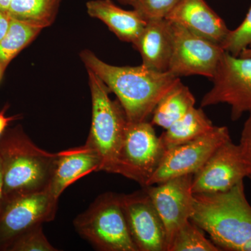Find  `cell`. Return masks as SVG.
<instances>
[{
	"label": "cell",
	"mask_w": 251,
	"mask_h": 251,
	"mask_svg": "<svg viewBox=\"0 0 251 251\" xmlns=\"http://www.w3.org/2000/svg\"><path fill=\"white\" fill-rule=\"evenodd\" d=\"M87 70L95 74L117 96L130 122L147 121L157 104L179 77L170 72H158L145 67H116L99 58L90 50L80 53Z\"/></svg>",
	"instance_id": "obj_1"
},
{
	"label": "cell",
	"mask_w": 251,
	"mask_h": 251,
	"mask_svg": "<svg viewBox=\"0 0 251 251\" xmlns=\"http://www.w3.org/2000/svg\"><path fill=\"white\" fill-rule=\"evenodd\" d=\"M191 221L221 251H251V205L244 181L223 192L194 194Z\"/></svg>",
	"instance_id": "obj_2"
},
{
	"label": "cell",
	"mask_w": 251,
	"mask_h": 251,
	"mask_svg": "<svg viewBox=\"0 0 251 251\" xmlns=\"http://www.w3.org/2000/svg\"><path fill=\"white\" fill-rule=\"evenodd\" d=\"M0 156L4 176L2 202L49 191L57 153L36 146L22 126L5 130L0 138Z\"/></svg>",
	"instance_id": "obj_3"
},
{
	"label": "cell",
	"mask_w": 251,
	"mask_h": 251,
	"mask_svg": "<svg viewBox=\"0 0 251 251\" xmlns=\"http://www.w3.org/2000/svg\"><path fill=\"white\" fill-rule=\"evenodd\" d=\"M88 72L92 97V124L86 145L101 160L100 171L111 173L128 120L119 100L109 97L110 91L93 72Z\"/></svg>",
	"instance_id": "obj_4"
},
{
	"label": "cell",
	"mask_w": 251,
	"mask_h": 251,
	"mask_svg": "<svg viewBox=\"0 0 251 251\" xmlns=\"http://www.w3.org/2000/svg\"><path fill=\"white\" fill-rule=\"evenodd\" d=\"M74 226L81 237L100 251H138L127 228L120 194L107 192L96 198Z\"/></svg>",
	"instance_id": "obj_5"
},
{
	"label": "cell",
	"mask_w": 251,
	"mask_h": 251,
	"mask_svg": "<svg viewBox=\"0 0 251 251\" xmlns=\"http://www.w3.org/2000/svg\"><path fill=\"white\" fill-rule=\"evenodd\" d=\"M166 152L151 122L128 121L111 173L146 187Z\"/></svg>",
	"instance_id": "obj_6"
},
{
	"label": "cell",
	"mask_w": 251,
	"mask_h": 251,
	"mask_svg": "<svg viewBox=\"0 0 251 251\" xmlns=\"http://www.w3.org/2000/svg\"><path fill=\"white\" fill-rule=\"evenodd\" d=\"M211 79L214 85L203 97L202 108L228 104L232 121L251 112V57H235L225 51Z\"/></svg>",
	"instance_id": "obj_7"
},
{
	"label": "cell",
	"mask_w": 251,
	"mask_h": 251,
	"mask_svg": "<svg viewBox=\"0 0 251 251\" xmlns=\"http://www.w3.org/2000/svg\"><path fill=\"white\" fill-rule=\"evenodd\" d=\"M230 140L227 127L214 126L212 129L196 139L167 150L147 186L194 175L219 147Z\"/></svg>",
	"instance_id": "obj_8"
},
{
	"label": "cell",
	"mask_w": 251,
	"mask_h": 251,
	"mask_svg": "<svg viewBox=\"0 0 251 251\" xmlns=\"http://www.w3.org/2000/svg\"><path fill=\"white\" fill-rule=\"evenodd\" d=\"M58 199L49 191L25 195L1 204L0 210V251H7L21 234L34 226L55 218Z\"/></svg>",
	"instance_id": "obj_9"
},
{
	"label": "cell",
	"mask_w": 251,
	"mask_h": 251,
	"mask_svg": "<svg viewBox=\"0 0 251 251\" xmlns=\"http://www.w3.org/2000/svg\"><path fill=\"white\" fill-rule=\"evenodd\" d=\"M171 23L173 44L168 72L178 77L199 75L212 78L224 50L219 44Z\"/></svg>",
	"instance_id": "obj_10"
},
{
	"label": "cell",
	"mask_w": 251,
	"mask_h": 251,
	"mask_svg": "<svg viewBox=\"0 0 251 251\" xmlns=\"http://www.w3.org/2000/svg\"><path fill=\"white\" fill-rule=\"evenodd\" d=\"M120 198L127 228L138 251H167L164 225L145 188Z\"/></svg>",
	"instance_id": "obj_11"
},
{
	"label": "cell",
	"mask_w": 251,
	"mask_h": 251,
	"mask_svg": "<svg viewBox=\"0 0 251 251\" xmlns=\"http://www.w3.org/2000/svg\"><path fill=\"white\" fill-rule=\"evenodd\" d=\"M193 176L185 175L144 187L164 225L167 251L175 234L191 221L194 211Z\"/></svg>",
	"instance_id": "obj_12"
},
{
	"label": "cell",
	"mask_w": 251,
	"mask_h": 251,
	"mask_svg": "<svg viewBox=\"0 0 251 251\" xmlns=\"http://www.w3.org/2000/svg\"><path fill=\"white\" fill-rule=\"evenodd\" d=\"M249 176L239 145L232 140L223 144L193 176V194L223 192Z\"/></svg>",
	"instance_id": "obj_13"
},
{
	"label": "cell",
	"mask_w": 251,
	"mask_h": 251,
	"mask_svg": "<svg viewBox=\"0 0 251 251\" xmlns=\"http://www.w3.org/2000/svg\"><path fill=\"white\" fill-rule=\"evenodd\" d=\"M166 19L220 46L229 31L204 0H179Z\"/></svg>",
	"instance_id": "obj_14"
},
{
	"label": "cell",
	"mask_w": 251,
	"mask_h": 251,
	"mask_svg": "<svg viewBox=\"0 0 251 251\" xmlns=\"http://www.w3.org/2000/svg\"><path fill=\"white\" fill-rule=\"evenodd\" d=\"M101 160L97 151L85 145L57 152L49 193L58 199L70 185L94 171H100Z\"/></svg>",
	"instance_id": "obj_15"
},
{
	"label": "cell",
	"mask_w": 251,
	"mask_h": 251,
	"mask_svg": "<svg viewBox=\"0 0 251 251\" xmlns=\"http://www.w3.org/2000/svg\"><path fill=\"white\" fill-rule=\"evenodd\" d=\"M173 34L172 23L166 20H150L133 44L139 51L143 65L158 72H168Z\"/></svg>",
	"instance_id": "obj_16"
},
{
	"label": "cell",
	"mask_w": 251,
	"mask_h": 251,
	"mask_svg": "<svg viewBox=\"0 0 251 251\" xmlns=\"http://www.w3.org/2000/svg\"><path fill=\"white\" fill-rule=\"evenodd\" d=\"M86 7L91 17L105 23L120 40L133 44L148 22L136 10L122 9L111 0H92L87 1Z\"/></svg>",
	"instance_id": "obj_17"
},
{
	"label": "cell",
	"mask_w": 251,
	"mask_h": 251,
	"mask_svg": "<svg viewBox=\"0 0 251 251\" xmlns=\"http://www.w3.org/2000/svg\"><path fill=\"white\" fill-rule=\"evenodd\" d=\"M214 126L202 108L193 107L184 116L168 127L160 135V139L167 151L196 139L212 129Z\"/></svg>",
	"instance_id": "obj_18"
},
{
	"label": "cell",
	"mask_w": 251,
	"mask_h": 251,
	"mask_svg": "<svg viewBox=\"0 0 251 251\" xmlns=\"http://www.w3.org/2000/svg\"><path fill=\"white\" fill-rule=\"evenodd\" d=\"M196 99L181 80L157 104L151 123L167 129L195 107Z\"/></svg>",
	"instance_id": "obj_19"
},
{
	"label": "cell",
	"mask_w": 251,
	"mask_h": 251,
	"mask_svg": "<svg viewBox=\"0 0 251 251\" xmlns=\"http://www.w3.org/2000/svg\"><path fill=\"white\" fill-rule=\"evenodd\" d=\"M62 0H14L7 13L11 18L42 29L54 23Z\"/></svg>",
	"instance_id": "obj_20"
},
{
	"label": "cell",
	"mask_w": 251,
	"mask_h": 251,
	"mask_svg": "<svg viewBox=\"0 0 251 251\" xmlns=\"http://www.w3.org/2000/svg\"><path fill=\"white\" fill-rule=\"evenodd\" d=\"M42 29L31 23L11 18L9 30L0 41V65L6 69L10 62L29 45Z\"/></svg>",
	"instance_id": "obj_21"
},
{
	"label": "cell",
	"mask_w": 251,
	"mask_h": 251,
	"mask_svg": "<svg viewBox=\"0 0 251 251\" xmlns=\"http://www.w3.org/2000/svg\"><path fill=\"white\" fill-rule=\"evenodd\" d=\"M168 251H221L204 231L192 221H188L178 230L168 248Z\"/></svg>",
	"instance_id": "obj_22"
},
{
	"label": "cell",
	"mask_w": 251,
	"mask_h": 251,
	"mask_svg": "<svg viewBox=\"0 0 251 251\" xmlns=\"http://www.w3.org/2000/svg\"><path fill=\"white\" fill-rule=\"evenodd\" d=\"M221 48L226 52L238 57L245 49L251 48V6L244 21L234 30H229Z\"/></svg>",
	"instance_id": "obj_23"
},
{
	"label": "cell",
	"mask_w": 251,
	"mask_h": 251,
	"mask_svg": "<svg viewBox=\"0 0 251 251\" xmlns=\"http://www.w3.org/2000/svg\"><path fill=\"white\" fill-rule=\"evenodd\" d=\"M43 231V224L37 225L19 236L7 251H57Z\"/></svg>",
	"instance_id": "obj_24"
},
{
	"label": "cell",
	"mask_w": 251,
	"mask_h": 251,
	"mask_svg": "<svg viewBox=\"0 0 251 251\" xmlns=\"http://www.w3.org/2000/svg\"><path fill=\"white\" fill-rule=\"evenodd\" d=\"M179 0H138L134 9L147 21L163 19L169 14Z\"/></svg>",
	"instance_id": "obj_25"
},
{
	"label": "cell",
	"mask_w": 251,
	"mask_h": 251,
	"mask_svg": "<svg viewBox=\"0 0 251 251\" xmlns=\"http://www.w3.org/2000/svg\"><path fill=\"white\" fill-rule=\"evenodd\" d=\"M239 145L243 158L249 170L248 178L251 179V112L244 123Z\"/></svg>",
	"instance_id": "obj_26"
},
{
	"label": "cell",
	"mask_w": 251,
	"mask_h": 251,
	"mask_svg": "<svg viewBox=\"0 0 251 251\" xmlns=\"http://www.w3.org/2000/svg\"><path fill=\"white\" fill-rule=\"evenodd\" d=\"M11 18H12L7 12H4L0 10V41L2 40L3 38L9 30Z\"/></svg>",
	"instance_id": "obj_27"
},
{
	"label": "cell",
	"mask_w": 251,
	"mask_h": 251,
	"mask_svg": "<svg viewBox=\"0 0 251 251\" xmlns=\"http://www.w3.org/2000/svg\"><path fill=\"white\" fill-rule=\"evenodd\" d=\"M6 110V108H4L0 111V138H1V135L4 134L6 127L9 125L10 122L14 121L17 118L16 116L6 117L5 115Z\"/></svg>",
	"instance_id": "obj_28"
},
{
	"label": "cell",
	"mask_w": 251,
	"mask_h": 251,
	"mask_svg": "<svg viewBox=\"0 0 251 251\" xmlns=\"http://www.w3.org/2000/svg\"><path fill=\"white\" fill-rule=\"evenodd\" d=\"M3 189H4V176H3L2 163L0 156V210H1V202H2Z\"/></svg>",
	"instance_id": "obj_29"
},
{
	"label": "cell",
	"mask_w": 251,
	"mask_h": 251,
	"mask_svg": "<svg viewBox=\"0 0 251 251\" xmlns=\"http://www.w3.org/2000/svg\"><path fill=\"white\" fill-rule=\"evenodd\" d=\"M13 1L14 0H0V10L7 12Z\"/></svg>",
	"instance_id": "obj_30"
},
{
	"label": "cell",
	"mask_w": 251,
	"mask_h": 251,
	"mask_svg": "<svg viewBox=\"0 0 251 251\" xmlns=\"http://www.w3.org/2000/svg\"><path fill=\"white\" fill-rule=\"evenodd\" d=\"M117 1L121 2L122 4H129L130 6H134L138 0H117Z\"/></svg>",
	"instance_id": "obj_31"
},
{
	"label": "cell",
	"mask_w": 251,
	"mask_h": 251,
	"mask_svg": "<svg viewBox=\"0 0 251 251\" xmlns=\"http://www.w3.org/2000/svg\"><path fill=\"white\" fill-rule=\"evenodd\" d=\"M239 56H241V57H251V49L244 50Z\"/></svg>",
	"instance_id": "obj_32"
},
{
	"label": "cell",
	"mask_w": 251,
	"mask_h": 251,
	"mask_svg": "<svg viewBox=\"0 0 251 251\" xmlns=\"http://www.w3.org/2000/svg\"><path fill=\"white\" fill-rule=\"evenodd\" d=\"M4 72V69L1 65H0V80H1V77H2L3 73Z\"/></svg>",
	"instance_id": "obj_33"
}]
</instances>
